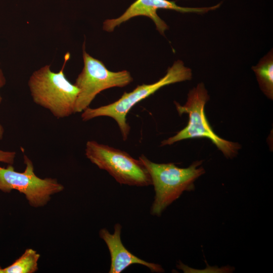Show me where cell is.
<instances>
[{"label":"cell","instance_id":"1","mask_svg":"<svg viewBox=\"0 0 273 273\" xmlns=\"http://www.w3.org/2000/svg\"><path fill=\"white\" fill-rule=\"evenodd\" d=\"M139 159L148 171L154 188L155 195L150 210L153 215L160 216L184 192L194 190L195 180L205 173L201 166L202 160L187 168H180L172 163L153 162L144 155Z\"/></svg>","mask_w":273,"mask_h":273},{"label":"cell","instance_id":"2","mask_svg":"<svg viewBox=\"0 0 273 273\" xmlns=\"http://www.w3.org/2000/svg\"><path fill=\"white\" fill-rule=\"evenodd\" d=\"M69 58L70 54L67 53L59 72H52L50 65H46L34 71L28 81L33 102L49 110L58 119L75 113V103L79 90L67 79L64 72Z\"/></svg>","mask_w":273,"mask_h":273},{"label":"cell","instance_id":"3","mask_svg":"<svg viewBox=\"0 0 273 273\" xmlns=\"http://www.w3.org/2000/svg\"><path fill=\"white\" fill-rule=\"evenodd\" d=\"M192 77L191 69L186 67L181 61L177 60L157 82L138 85L132 91L124 92L120 99L108 105L96 108L88 107L82 112L81 119L86 121L100 116L111 117L117 122L123 140L126 141L130 129L126 122V115L135 105L164 86L190 80Z\"/></svg>","mask_w":273,"mask_h":273},{"label":"cell","instance_id":"4","mask_svg":"<svg viewBox=\"0 0 273 273\" xmlns=\"http://www.w3.org/2000/svg\"><path fill=\"white\" fill-rule=\"evenodd\" d=\"M209 100V96L204 84L200 83L189 92L187 101L184 105L174 102L179 115L184 113L188 114L189 122L187 125L175 135L163 141L161 146L171 145L186 139L205 138L210 139L225 157H235L238 153L240 145L218 136L206 119L204 107Z\"/></svg>","mask_w":273,"mask_h":273},{"label":"cell","instance_id":"5","mask_svg":"<svg viewBox=\"0 0 273 273\" xmlns=\"http://www.w3.org/2000/svg\"><path fill=\"white\" fill-rule=\"evenodd\" d=\"M85 154L92 163L107 171L120 184L138 187L152 185L150 175L142 162L126 152L88 141Z\"/></svg>","mask_w":273,"mask_h":273},{"label":"cell","instance_id":"6","mask_svg":"<svg viewBox=\"0 0 273 273\" xmlns=\"http://www.w3.org/2000/svg\"><path fill=\"white\" fill-rule=\"evenodd\" d=\"M25 168L23 172L15 170L12 165L0 166V190L9 193L17 190L24 194L29 205L38 208L45 206L51 196L64 190V186L57 179L38 177L34 172L31 160L24 155Z\"/></svg>","mask_w":273,"mask_h":273},{"label":"cell","instance_id":"7","mask_svg":"<svg viewBox=\"0 0 273 273\" xmlns=\"http://www.w3.org/2000/svg\"><path fill=\"white\" fill-rule=\"evenodd\" d=\"M83 68L74 84L79 88L75 112H82L89 107L96 96L102 91L114 87H124L133 79L126 70L113 72L103 63L90 56L83 48Z\"/></svg>","mask_w":273,"mask_h":273},{"label":"cell","instance_id":"8","mask_svg":"<svg viewBox=\"0 0 273 273\" xmlns=\"http://www.w3.org/2000/svg\"><path fill=\"white\" fill-rule=\"evenodd\" d=\"M220 3L210 7L189 8L177 6L174 2L168 0H136L132 3L120 17L107 19L103 23V29L108 32L130 19L139 16H144L152 19L156 25L157 30L162 35L168 29V26L157 15V11L160 9L174 10L181 13H205L218 8Z\"/></svg>","mask_w":273,"mask_h":273},{"label":"cell","instance_id":"9","mask_svg":"<svg viewBox=\"0 0 273 273\" xmlns=\"http://www.w3.org/2000/svg\"><path fill=\"white\" fill-rule=\"evenodd\" d=\"M122 226L119 223L114 225V232L111 234L106 229L99 232V235L106 244L111 257L109 273H121L131 264H138L146 266L151 271L163 272L162 267L154 263L146 261L128 250L123 245L121 239Z\"/></svg>","mask_w":273,"mask_h":273},{"label":"cell","instance_id":"10","mask_svg":"<svg viewBox=\"0 0 273 273\" xmlns=\"http://www.w3.org/2000/svg\"><path fill=\"white\" fill-rule=\"evenodd\" d=\"M252 69L256 74L259 86L269 99H273V54L272 50Z\"/></svg>","mask_w":273,"mask_h":273},{"label":"cell","instance_id":"11","mask_svg":"<svg viewBox=\"0 0 273 273\" xmlns=\"http://www.w3.org/2000/svg\"><path fill=\"white\" fill-rule=\"evenodd\" d=\"M40 255L35 250L27 249L23 254L9 266L2 268L0 273H34L38 269Z\"/></svg>","mask_w":273,"mask_h":273},{"label":"cell","instance_id":"12","mask_svg":"<svg viewBox=\"0 0 273 273\" xmlns=\"http://www.w3.org/2000/svg\"><path fill=\"white\" fill-rule=\"evenodd\" d=\"M16 157V152L4 151L0 149V162L12 165Z\"/></svg>","mask_w":273,"mask_h":273},{"label":"cell","instance_id":"13","mask_svg":"<svg viewBox=\"0 0 273 273\" xmlns=\"http://www.w3.org/2000/svg\"><path fill=\"white\" fill-rule=\"evenodd\" d=\"M6 78L4 75L2 70L0 69V89L3 87L6 84ZM3 99L0 94V104L2 102Z\"/></svg>","mask_w":273,"mask_h":273},{"label":"cell","instance_id":"14","mask_svg":"<svg viewBox=\"0 0 273 273\" xmlns=\"http://www.w3.org/2000/svg\"><path fill=\"white\" fill-rule=\"evenodd\" d=\"M4 134V128L0 123V141L2 140Z\"/></svg>","mask_w":273,"mask_h":273}]
</instances>
